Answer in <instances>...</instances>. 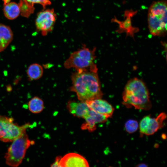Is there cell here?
I'll list each match as a JSON object with an SVG mask.
<instances>
[{
	"mask_svg": "<svg viewBox=\"0 0 167 167\" xmlns=\"http://www.w3.org/2000/svg\"><path fill=\"white\" fill-rule=\"evenodd\" d=\"M71 78L70 90L76 93L80 101L85 102L102 97L97 71H76L72 73Z\"/></svg>",
	"mask_w": 167,
	"mask_h": 167,
	"instance_id": "1",
	"label": "cell"
},
{
	"mask_svg": "<svg viewBox=\"0 0 167 167\" xmlns=\"http://www.w3.org/2000/svg\"><path fill=\"white\" fill-rule=\"evenodd\" d=\"M122 104L127 107L148 110L152 107L148 90L144 82L134 78L126 84L122 93Z\"/></svg>",
	"mask_w": 167,
	"mask_h": 167,
	"instance_id": "2",
	"label": "cell"
},
{
	"mask_svg": "<svg viewBox=\"0 0 167 167\" xmlns=\"http://www.w3.org/2000/svg\"><path fill=\"white\" fill-rule=\"evenodd\" d=\"M147 18L150 33L154 36H165L167 33V1L153 2L148 8Z\"/></svg>",
	"mask_w": 167,
	"mask_h": 167,
	"instance_id": "3",
	"label": "cell"
},
{
	"mask_svg": "<svg viewBox=\"0 0 167 167\" xmlns=\"http://www.w3.org/2000/svg\"><path fill=\"white\" fill-rule=\"evenodd\" d=\"M96 48L90 49L84 45L80 49L71 53L65 62L64 65L66 69L75 68L76 71H97L94 63Z\"/></svg>",
	"mask_w": 167,
	"mask_h": 167,
	"instance_id": "4",
	"label": "cell"
},
{
	"mask_svg": "<svg viewBox=\"0 0 167 167\" xmlns=\"http://www.w3.org/2000/svg\"><path fill=\"white\" fill-rule=\"evenodd\" d=\"M12 142L4 158L7 165L12 167H17L21 164L27 149L34 144V142L29 139L25 132Z\"/></svg>",
	"mask_w": 167,
	"mask_h": 167,
	"instance_id": "5",
	"label": "cell"
},
{
	"mask_svg": "<svg viewBox=\"0 0 167 167\" xmlns=\"http://www.w3.org/2000/svg\"><path fill=\"white\" fill-rule=\"evenodd\" d=\"M29 123L19 126L11 117L0 116V140L4 142H12L26 132L31 126Z\"/></svg>",
	"mask_w": 167,
	"mask_h": 167,
	"instance_id": "6",
	"label": "cell"
},
{
	"mask_svg": "<svg viewBox=\"0 0 167 167\" xmlns=\"http://www.w3.org/2000/svg\"><path fill=\"white\" fill-rule=\"evenodd\" d=\"M56 15L53 9H44L37 14L35 25L37 30L43 36L51 32L56 21Z\"/></svg>",
	"mask_w": 167,
	"mask_h": 167,
	"instance_id": "7",
	"label": "cell"
},
{
	"mask_svg": "<svg viewBox=\"0 0 167 167\" xmlns=\"http://www.w3.org/2000/svg\"><path fill=\"white\" fill-rule=\"evenodd\" d=\"M59 165L61 167H89L88 161L84 157L75 153H70L62 157Z\"/></svg>",
	"mask_w": 167,
	"mask_h": 167,
	"instance_id": "8",
	"label": "cell"
},
{
	"mask_svg": "<svg viewBox=\"0 0 167 167\" xmlns=\"http://www.w3.org/2000/svg\"><path fill=\"white\" fill-rule=\"evenodd\" d=\"M90 108L103 115L107 118L111 117L114 109L112 106L106 101L101 98L85 102Z\"/></svg>",
	"mask_w": 167,
	"mask_h": 167,
	"instance_id": "9",
	"label": "cell"
},
{
	"mask_svg": "<svg viewBox=\"0 0 167 167\" xmlns=\"http://www.w3.org/2000/svg\"><path fill=\"white\" fill-rule=\"evenodd\" d=\"M67 107L69 112L78 118H84L90 109L85 102L71 101L68 102Z\"/></svg>",
	"mask_w": 167,
	"mask_h": 167,
	"instance_id": "10",
	"label": "cell"
},
{
	"mask_svg": "<svg viewBox=\"0 0 167 167\" xmlns=\"http://www.w3.org/2000/svg\"><path fill=\"white\" fill-rule=\"evenodd\" d=\"M13 34L8 26L0 24V52L4 50L13 40Z\"/></svg>",
	"mask_w": 167,
	"mask_h": 167,
	"instance_id": "11",
	"label": "cell"
},
{
	"mask_svg": "<svg viewBox=\"0 0 167 167\" xmlns=\"http://www.w3.org/2000/svg\"><path fill=\"white\" fill-rule=\"evenodd\" d=\"M167 118L164 113H160L156 118H150L145 135H151L156 132L163 126V122Z\"/></svg>",
	"mask_w": 167,
	"mask_h": 167,
	"instance_id": "12",
	"label": "cell"
},
{
	"mask_svg": "<svg viewBox=\"0 0 167 167\" xmlns=\"http://www.w3.org/2000/svg\"><path fill=\"white\" fill-rule=\"evenodd\" d=\"M3 12L5 16L10 20L16 19L20 14V10L18 4L10 2L4 5Z\"/></svg>",
	"mask_w": 167,
	"mask_h": 167,
	"instance_id": "13",
	"label": "cell"
},
{
	"mask_svg": "<svg viewBox=\"0 0 167 167\" xmlns=\"http://www.w3.org/2000/svg\"><path fill=\"white\" fill-rule=\"evenodd\" d=\"M43 69L40 64L34 63L30 65L28 67L27 74L29 79L31 80H36L41 78L43 75Z\"/></svg>",
	"mask_w": 167,
	"mask_h": 167,
	"instance_id": "14",
	"label": "cell"
},
{
	"mask_svg": "<svg viewBox=\"0 0 167 167\" xmlns=\"http://www.w3.org/2000/svg\"><path fill=\"white\" fill-rule=\"evenodd\" d=\"M28 106L29 110L32 113L35 114L41 113L44 108L43 101L36 96L33 97L29 101Z\"/></svg>",
	"mask_w": 167,
	"mask_h": 167,
	"instance_id": "15",
	"label": "cell"
},
{
	"mask_svg": "<svg viewBox=\"0 0 167 167\" xmlns=\"http://www.w3.org/2000/svg\"><path fill=\"white\" fill-rule=\"evenodd\" d=\"M18 4L20 14L23 16L28 18L31 14L33 13L34 10V5L26 0H20Z\"/></svg>",
	"mask_w": 167,
	"mask_h": 167,
	"instance_id": "16",
	"label": "cell"
},
{
	"mask_svg": "<svg viewBox=\"0 0 167 167\" xmlns=\"http://www.w3.org/2000/svg\"><path fill=\"white\" fill-rule=\"evenodd\" d=\"M85 116H87L89 118L96 124L105 122L106 121L108 118L105 116L100 114L90 109L85 117Z\"/></svg>",
	"mask_w": 167,
	"mask_h": 167,
	"instance_id": "17",
	"label": "cell"
},
{
	"mask_svg": "<svg viewBox=\"0 0 167 167\" xmlns=\"http://www.w3.org/2000/svg\"><path fill=\"white\" fill-rule=\"evenodd\" d=\"M125 126V130L127 132L132 133L135 132L137 130L138 124L136 121L130 119L126 122Z\"/></svg>",
	"mask_w": 167,
	"mask_h": 167,
	"instance_id": "18",
	"label": "cell"
},
{
	"mask_svg": "<svg viewBox=\"0 0 167 167\" xmlns=\"http://www.w3.org/2000/svg\"><path fill=\"white\" fill-rule=\"evenodd\" d=\"M151 117L149 115L143 117L140 121L139 124V130L141 135L145 134Z\"/></svg>",
	"mask_w": 167,
	"mask_h": 167,
	"instance_id": "19",
	"label": "cell"
},
{
	"mask_svg": "<svg viewBox=\"0 0 167 167\" xmlns=\"http://www.w3.org/2000/svg\"><path fill=\"white\" fill-rule=\"evenodd\" d=\"M28 2L34 5L35 4L41 5L43 8L51 4L50 0H26Z\"/></svg>",
	"mask_w": 167,
	"mask_h": 167,
	"instance_id": "20",
	"label": "cell"
},
{
	"mask_svg": "<svg viewBox=\"0 0 167 167\" xmlns=\"http://www.w3.org/2000/svg\"><path fill=\"white\" fill-rule=\"evenodd\" d=\"M62 157L58 156L56 158L54 162L51 165V167H60L59 162Z\"/></svg>",
	"mask_w": 167,
	"mask_h": 167,
	"instance_id": "21",
	"label": "cell"
},
{
	"mask_svg": "<svg viewBox=\"0 0 167 167\" xmlns=\"http://www.w3.org/2000/svg\"><path fill=\"white\" fill-rule=\"evenodd\" d=\"M137 166L139 167H147V165L145 164L141 163L138 165Z\"/></svg>",
	"mask_w": 167,
	"mask_h": 167,
	"instance_id": "22",
	"label": "cell"
},
{
	"mask_svg": "<svg viewBox=\"0 0 167 167\" xmlns=\"http://www.w3.org/2000/svg\"><path fill=\"white\" fill-rule=\"evenodd\" d=\"M11 0H3L4 5L10 2Z\"/></svg>",
	"mask_w": 167,
	"mask_h": 167,
	"instance_id": "23",
	"label": "cell"
}]
</instances>
